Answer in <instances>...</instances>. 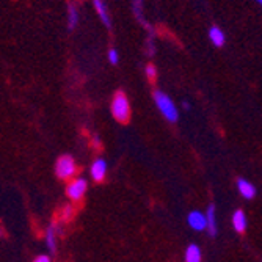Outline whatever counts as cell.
Instances as JSON below:
<instances>
[{"instance_id": "obj_1", "label": "cell", "mask_w": 262, "mask_h": 262, "mask_svg": "<svg viewBox=\"0 0 262 262\" xmlns=\"http://www.w3.org/2000/svg\"><path fill=\"white\" fill-rule=\"evenodd\" d=\"M154 102H156L157 108L160 110V113L163 115V118L166 121H170V123L178 121V118H179L178 107H176V104L173 102V99L168 96V94H165L160 90L154 91Z\"/></svg>"}, {"instance_id": "obj_2", "label": "cell", "mask_w": 262, "mask_h": 262, "mask_svg": "<svg viewBox=\"0 0 262 262\" xmlns=\"http://www.w3.org/2000/svg\"><path fill=\"white\" fill-rule=\"evenodd\" d=\"M112 115L116 121L127 123L130 120V104L123 91H118L112 101Z\"/></svg>"}, {"instance_id": "obj_3", "label": "cell", "mask_w": 262, "mask_h": 262, "mask_svg": "<svg viewBox=\"0 0 262 262\" xmlns=\"http://www.w3.org/2000/svg\"><path fill=\"white\" fill-rule=\"evenodd\" d=\"M77 173V165L71 156H61L55 163V174L63 181L74 179Z\"/></svg>"}, {"instance_id": "obj_4", "label": "cell", "mask_w": 262, "mask_h": 262, "mask_svg": "<svg viewBox=\"0 0 262 262\" xmlns=\"http://www.w3.org/2000/svg\"><path fill=\"white\" fill-rule=\"evenodd\" d=\"M86 188H88V182L86 179L83 178H74V179H71L68 187H66V195L69 200H73V201H80L85 193H86Z\"/></svg>"}, {"instance_id": "obj_5", "label": "cell", "mask_w": 262, "mask_h": 262, "mask_svg": "<svg viewBox=\"0 0 262 262\" xmlns=\"http://www.w3.org/2000/svg\"><path fill=\"white\" fill-rule=\"evenodd\" d=\"M187 223L188 226L195 229V231H204L207 229V217H206V213L200 212V210H192L188 213V217H187Z\"/></svg>"}, {"instance_id": "obj_6", "label": "cell", "mask_w": 262, "mask_h": 262, "mask_svg": "<svg viewBox=\"0 0 262 262\" xmlns=\"http://www.w3.org/2000/svg\"><path fill=\"white\" fill-rule=\"evenodd\" d=\"M91 178L93 181L96 182H102L105 179V174H107V163L104 159H96L91 165Z\"/></svg>"}, {"instance_id": "obj_7", "label": "cell", "mask_w": 262, "mask_h": 262, "mask_svg": "<svg viewBox=\"0 0 262 262\" xmlns=\"http://www.w3.org/2000/svg\"><path fill=\"white\" fill-rule=\"evenodd\" d=\"M237 188L245 200H253L256 196V187L247 179H237Z\"/></svg>"}, {"instance_id": "obj_8", "label": "cell", "mask_w": 262, "mask_h": 262, "mask_svg": "<svg viewBox=\"0 0 262 262\" xmlns=\"http://www.w3.org/2000/svg\"><path fill=\"white\" fill-rule=\"evenodd\" d=\"M93 5H94V10H96L98 16L101 17L102 24L105 27H112V19H110V13L105 7V4L102 2V0H93Z\"/></svg>"}, {"instance_id": "obj_9", "label": "cell", "mask_w": 262, "mask_h": 262, "mask_svg": "<svg viewBox=\"0 0 262 262\" xmlns=\"http://www.w3.org/2000/svg\"><path fill=\"white\" fill-rule=\"evenodd\" d=\"M247 225H248V222H247V215L244 213V210H235L234 212V215H232V226H234V229H235V232H245V229H247Z\"/></svg>"}, {"instance_id": "obj_10", "label": "cell", "mask_w": 262, "mask_h": 262, "mask_svg": "<svg viewBox=\"0 0 262 262\" xmlns=\"http://www.w3.org/2000/svg\"><path fill=\"white\" fill-rule=\"evenodd\" d=\"M206 217H207V231L212 237H215L217 235V215H215V206L210 204L207 212H206Z\"/></svg>"}, {"instance_id": "obj_11", "label": "cell", "mask_w": 262, "mask_h": 262, "mask_svg": "<svg viewBox=\"0 0 262 262\" xmlns=\"http://www.w3.org/2000/svg\"><path fill=\"white\" fill-rule=\"evenodd\" d=\"M209 39H210V42L215 46V47H223L225 42H226V38H225L223 30L220 27H217V26L210 27V30H209Z\"/></svg>"}, {"instance_id": "obj_12", "label": "cell", "mask_w": 262, "mask_h": 262, "mask_svg": "<svg viewBox=\"0 0 262 262\" xmlns=\"http://www.w3.org/2000/svg\"><path fill=\"white\" fill-rule=\"evenodd\" d=\"M201 257H203V254H201V250L198 245L190 244L185 248V256H184L185 262H201Z\"/></svg>"}, {"instance_id": "obj_13", "label": "cell", "mask_w": 262, "mask_h": 262, "mask_svg": "<svg viewBox=\"0 0 262 262\" xmlns=\"http://www.w3.org/2000/svg\"><path fill=\"white\" fill-rule=\"evenodd\" d=\"M46 245H47V250L51 251V254L57 253V235H55L54 225L47 226V231H46Z\"/></svg>"}, {"instance_id": "obj_14", "label": "cell", "mask_w": 262, "mask_h": 262, "mask_svg": "<svg viewBox=\"0 0 262 262\" xmlns=\"http://www.w3.org/2000/svg\"><path fill=\"white\" fill-rule=\"evenodd\" d=\"M134 14H135V17L145 26L151 33H152V30H151V27H149V24L145 20V17H143V0H134Z\"/></svg>"}, {"instance_id": "obj_15", "label": "cell", "mask_w": 262, "mask_h": 262, "mask_svg": "<svg viewBox=\"0 0 262 262\" xmlns=\"http://www.w3.org/2000/svg\"><path fill=\"white\" fill-rule=\"evenodd\" d=\"M79 22V13H77V8L74 5H69V10H68V26L69 29H74Z\"/></svg>"}, {"instance_id": "obj_16", "label": "cell", "mask_w": 262, "mask_h": 262, "mask_svg": "<svg viewBox=\"0 0 262 262\" xmlns=\"http://www.w3.org/2000/svg\"><path fill=\"white\" fill-rule=\"evenodd\" d=\"M61 219L64 220V222H68V220H71V219H73V215H74V207L73 206H71V204H66L63 209H61Z\"/></svg>"}, {"instance_id": "obj_17", "label": "cell", "mask_w": 262, "mask_h": 262, "mask_svg": "<svg viewBox=\"0 0 262 262\" xmlns=\"http://www.w3.org/2000/svg\"><path fill=\"white\" fill-rule=\"evenodd\" d=\"M145 73H146L148 79H149L151 82H154V80H156V77H157V68H156L154 64H148V66H146V69H145Z\"/></svg>"}, {"instance_id": "obj_18", "label": "cell", "mask_w": 262, "mask_h": 262, "mask_svg": "<svg viewBox=\"0 0 262 262\" xmlns=\"http://www.w3.org/2000/svg\"><path fill=\"white\" fill-rule=\"evenodd\" d=\"M108 61L112 64H118V61H120V55H118V51L116 49H110L108 51Z\"/></svg>"}, {"instance_id": "obj_19", "label": "cell", "mask_w": 262, "mask_h": 262, "mask_svg": "<svg viewBox=\"0 0 262 262\" xmlns=\"http://www.w3.org/2000/svg\"><path fill=\"white\" fill-rule=\"evenodd\" d=\"M33 262H52L51 256H47V254H39L33 259Z\"/></svg>"}, {"instance_id": "obj_20", "label": "cell", "mask_w": 262, "mask_h": 262, "mask_svg": "<svg viewBox=\"0 0 262 262\" xmlns=\"http://www.w3.org/2000/svg\"><path fill=\"white\" fill-rule=\"evenodd\" d=\"M182 107H184L185 110H190V104H188L187 101H184V102H182Z\"/></svg>"}, {"instance_id": "obj_21", "label": "cell", "mask_w": 262, "mask_h": 262, "mask_svg": "<svg viewBox=\"0 0 262 262\" xmlns=\"http://www.w3.org/2000/svg\"><path fill=\"white\" fill-rule=\"evenodd\" d=\"M256 2H257V4H259L260 7H262V0H256Z\"/></svg>"}]
</instances>
